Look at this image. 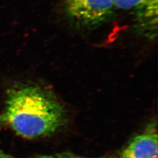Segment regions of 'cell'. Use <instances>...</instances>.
Wrapping results in <instances>:
<instances>
[{
  "mask_svg": "<svg viewBox=\"0 0 158 158\" xmlns=\"http://www.w3.org/2000/svg\"><path fill=\"white\" fill-rule=\"evenodd\" d=\"M123 158H158V134L152 127L136 136L123 153Z\"/></svg>",
  "mask_w": 158,
  "mask_h": 158,
  "instance_id": "277c9868",
  "label": "cell"
},
{
  "mask_svg": "<svg viewBox=\"0 0 158 158\" xmlns=\"http://www.w3.org/2000/svg\"><path fill=\"white\" fill-rule=\"evenodd\" d=\"M114 4L132 15L135 33L149 40L156 37L158 0H114Z\"/></svg>",
  "mask_w": 158,
  "mask_h": 158,
  "instance_id": "3957f363",
  "label": "cell"
},
{
  "mask_svg": "<svg viewBox=\"0 0 158 158\" xmlns=\"http://www.w3.org/2000/svg\"><path fill=\"white\" fill-rule=\"evenodd\" d=\"M69 21L79 28L92 29L106 23L112 16L114 0H63Z\"/></svg>",
  "mask_w": 158,
  "mask_h": 158,
  "instance_id": "7a4b0ae2",
  "label": "cell"
},
{
  "mask_svg": "<svg viewBox=\"0 0 158 158\" xmlns=\"http://www.w3.org/2000/svg\"><path fill=\"white\" fill-rule=\"evenodd\" d=\"M0 121L17 134L34 138L55 131L64 123V113L50 94L36 87L26 86L9 91Z\"/></svg>",
  "mask_w": 158,
  "mask_h": 158,
  "instance_id": "6da1fadb",
  "label": "cell"
},
{
  "mask_svg": "<svg viewBox=\"0 0 158 158\" xmlns=\"http://www.w3.org/2000/svg\"><path fill=\"white\" fill-rule=\"evenodd\" d=\"M0 158H15L14 156H12L10 155H8L4 151H2L1 149H0ZM79 158V157H74V156H38L35 158Z\"/></svg>",
  "mask_w": 158,
  "mask_h": 158,
  "instance_id": "5b68a950",
  "label": "cell"
}]
</instances>
